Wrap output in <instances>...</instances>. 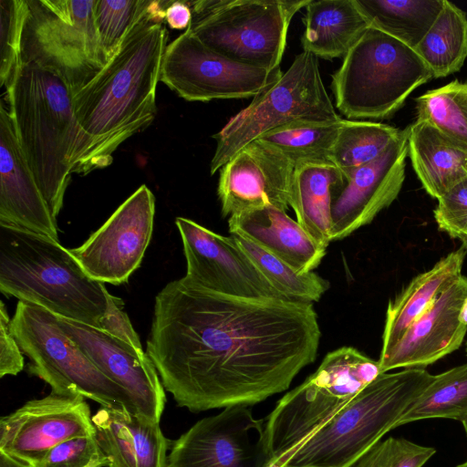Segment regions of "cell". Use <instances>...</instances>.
I'll return each instance as SVG.
<instances>
[{"instance_id":"cell-1","label":"cell","mask_w":467,"mask_h":467,"mask_svg":"<svg viewBox=\"0 0 467 467\" xmlns=\"http://www.w3.org/2000/svg\"><path fill=\"white\" fill-rule=\"evenodd\" d=\"M320 336L313 304L230 296L183 276L155 297L146 353L176 404L202 412L288 389Z\"/></svg>"},{"instance_id":"cell-2","label":"cell","mask_w":467,"mask_h":467,"mask_svg":"<svg viewBox=\"0 0 467 467\" xmlns=\"http://www.w3.org/2000/svg\"><path fill=\"white\" fill-rule=\"evenodd\" d=\"M171 2L154 1L117 53L73 96L78 137L70 159L72 174L109 166L119 146L154 120L168 39L165 10Z\"/></svg>"},{"instance_id":"cell-3","label":"cell","mask_w":467,"mask_h":467,"mask_svg":"<svg viewBox=\"0 0 467 467\" xmlns=\"http://www.w3.org/2000/svg\"><path fill=\"white\" fill-rule=\"evenodd\" d=\"M6 93L18 142L57 219L78 137L73 93L59 76L33 63H22Z\"/></svg>"},{"instance_id":"cell-4","label":"cell","mask_w":467,"mask_h":467,"mask_svg":"<svg viewBox=\"0 0 467 467\" xmlns=\"http://www.w3.org/2000/svg\"><path fill=\"white\" fill-rule=\"evenodd\" d=\"M0 290L97 328L107 308L104 283L90 278L70 250L6 224H0Z\"/></svg>"},{"instance_id":"cell-5","label":"cell","mask_w":467,"mask_h":467,"mask_svg":"<svg viewBox=\"0 0 467 467\" xmlns=\"http://www.w3.org/2000/svg\"><path fill=\"white\" fill-rule=\"evenodd\" d=\"M434 375L424 368L380 373L327 425L267 467H351L389 431Z\"/></svg>"},{"instance_id":"cell-6","label":"cell","mask_w":467,"mask_h":467,"mask_svg":"<svg viewBox=\"0 0 467 467\" xmlns=\"http://www.w3.org/2000/svg\"><path fill=\"white\" fill-rule=\"evenodd\" d=\"M431 78L413 48L369 26L332 75L331 87L336 107L347 118L383 119Z\"/></svg>"},{"instance_id":"cell-7","label":"cell","mask_w":467,"mask_h":467,"mask_svg":"<svg viewBox=\"0 0 467 467\" xmlns=\"http://www.w3.org/2000/svg\"><path fill=\"white\" fill-rule=\"evenodd\" d=\"M380 373L379 361L355 348L327 353L317 369L283 396L268 415L265 433L269 464L327 425Z\"/></svg>"},{"instance_id":"cell-8","label":"cell","mask_w":467,"mask_h":467,"mask_svg":"<svg viewBox=\"0 0 467 467\" xmlns=\"http://www.w3.org/2000/svg\"><path fill=\"white\" fill-rule=\"evenodd\" d=\"M10 331L30 359L28 372L47 383L52 393L79 396L101 407L140 414L129 392L108 378L63 331L55 314L19 301Z\"/></svg>"},{"instance_id":"cell-9","label":"cell","mask_w":467,"mask_h":467,"mask_svg":"<svg viewBox=\"0 0 467 467\" xmlns=\"http://www.w3.org/2000/svg\"><path fill=\"white\" fill-rule=\"evenodd\" d=\"M311 0L189 2V29L205 46L251 67H280L293 16Z\"/></svg>"},{"instance_id":"cell-10","label":"cell","mask_w":467,"mask_h":467,"mask_svg":"<svg viewBox=\"0 0 467 467\" xmlns=\"http://www.w3.org/2000/svg\"><path fill=\"white\" fill-rule=\"evenodd\" d=\"M340 119L323 84L318 57L303 50L275 85L254 97L213 135L216 148L210 173H215L242 148L275 129L298 120Z\"/></svg>"},{"instance_id":"cell-11","label":"cell","mask_w":467,"mask_h":467,"mask_svg":"<svg viewBox=\"0 0 467 467\" xmlns=\"http://www.w3.org/2000/svg\"><path fill=\"white\" fill-rule=\"evenodd\" d=\"M22 62L59 76L73 96L107 64L95 23V0H27Z\"/></svg>"},{"instance_id":"cell-12","label":"cell","mask_w":467,"mask_h":467,"mask_svg":"<svg viewBox=\"0 0 467 467\" xmlns=\"http://www.w3.org/2000/svg\"><path fill=\"white\" fill-rule=\"evenodd\" d=\"M235 62L205 46L189 29L166 46L160 81L188 101L256 97L282 77Z\"/></svg>"},{"instance_id":"cell-13","label":"cell","mask_w":467,"mask_h":467,"mask_svg":"<svg viewBox=\"0 0 467 467\" xmlns=\"http://www.w3.org/2000/svg\"><path fill=\"white\" fill-rule=\"evenodd\" d=\"M263 419L246 406L224 408L171 441L166 467H267Z\"/></svg>"},{"instance_id":"cell-14","label":"cell","mask_w":467,"mask_h":467,"mask_svg":"<svg viewBox=\"0 0 467 467\" xmlns=\"http://www.w3.org/2000/svg\"><path fill=\"white\" fill-rule=\"evenodd\" d=\"M154 214L155 197L142 184L84 244L69 250L93 280L126 283L150 242Z\"/></svg>"},{"instance_id":"cell-15","label":"cell","mask_w":467,"mask_h":467,"mask_svg":"<svg viewBox=\"0 0 467 467\" xmlns=\"http://www.w3.org/2000/svg\"><path fill=\"white\" fill-rule=\"evenodd\" d=\"M186 259V275L209 291L243 298L286 300L263 275L234 237L216 234L198 223L177 217Z\"/></svg>"},{"instance_id":"cell-16","label":"cell","mask_w":467,"mask_h":467,"mask_svg":"<svg viewBox=\"0 0 467 467\" xmlns=\"http://www.w3.org/2000/svg\"><path fill=\"white\" fill-rule=\"evenodd\" d=\"M90 435V409L79 396L51 392L0 419V451L33 467L57 444Z\"/></svg>"},{"instance_id":"cell-17","label":"cell","mask_w":467,"mask_h":467,"mask_svg":"<svg viewBox=\"0 0 467 467\" xmlns=\"http://www.w3.org/2000/svg\"><path fill=\"white\" fill-rule=\"evenodd\" d=\"M409 126L375 161L344 173L331 202V242L370 223L398 197L405 179Z\"/></svg>"},{"instance_id":"cell-18","label":"cell","mask_w":467,"mask_h":467,"mask_svg":"<svg viewBox=\"0 0 467 467\" xmlns=\"http://www.w3.org/2000/svg\"><path fill=\"white\" fill-rule=\"evenodd\" d=\"M295 164L275 149L255 140L219 171L217 193L222 215L262 207L286 211Z\"/></svg>"},{"instance_id":"cell-19","label":"cell","mask_w":467,"mask_h":467,"mask_svg":"<svg viewBox=\"0 0 467 467\" xmlns=\"http://www.w3.org/2000/svg\"><path fill=\"white\" fill-rule=\"evenodd\" d=\"M59 327L111 380L125 389L139 413L160 422L165 392L148 354L95 327L57 317Z\"/></svg>"},{"instance_id":"cell-20","label":"cell","mask_w":467,"mask_h":467,"mask_svg":"<svg viewBox=\"0 0 467 467\" xmlns=\"http://www.w3.org/2000/svg\"><path fill=\"white\" fill-rule=\"evenodd\" d=\"M467 296V277L461 275L403 334L379 365L394 368H425L457 350L467 333L460 311Z\"/></svg>"},{"instance_id":"cell-21","label":"cell","mask_w":467,"mask_h":467,"mask_svg":"<svg viewBox=\"0 0 467 467\" xmlns=\"http://www.w3.org/2000/svg\"><path fill=\"white\" fill-rule=\"evenodd\" d=\"M0 224L59 242L58 227L18 142L9 110L0 104Z\"/></svg>"},{"instance_id":"cell-22","label":"cell","mask_w":467,"mask_h":467,"mask_svg":"<svg viewBox=\"0 0 467 467\" xmlns=\"http://www.w3.org/2000/svg\"><path fill=\"white\" fill-rule=\"evenodd\" d=\"M92 421L108 467H166L171 441L160 422L105 407L98 410Z\"/></svg>"},{"instance_id":"cell-23","label":"cell","mask_w":467,"mask_h":467,"mask_svg":"<svg viewBox=\"0 0 467 467\" xmlns=\"http://www.w3.org/2000/svg\"><path fill=\"white\" fill-rule=\"evenodd\" d=\"M229 233L242 235L282 259L301 274L313 272L326 255L317 244L286 211L266 206L233 214Z\"/></svg>"},{"instance_id":"cell-24","label":"cell","mask_w":467,"mask_h":467,"mask_svg":"<svg viewBox=\"0 0 467 467\" xmlns=\"http://www.w3.org/2000/svg\"><path fill=\"white\" fill-rule=\"evenodd\" d=\"M467 247L462 245L415 276L389 302L380 356H385L406 330L420 317L461 275Z\"/></svg>"},{"instance_id":"cell-25","label":"cell","mask_w":467,"mask_h":467,"mask_svg":"<svg viewBox=\"0 0 467 467\" xmlns=\"http://www.w3.org/2000/svg\"><path fill=\"white\" fill-rule=\"evenodd\" d=\"M422 187L440 199L467 177V149L424 120L409 126V155Z\"/></svg>"},{"instance_id":"cell-26","label":"cell","mask_w":467,"mask_h":467,"mask_svg":"<svg viewBox=\"0 0 467 467\" xmlns=\"http://www.w3.org/2000/svg\"><path fill=\"white\" fill-rule=\"evenodd\" d=\"M344 176L331 161L302 162L295 166L289 206L297 223L320 245L331 242V202Z\"/></svg>"},{"instance_id":"cell-27","label":"cell","mask_w":467,"mask_h":467,"mask_svg":"<svg viewBox=\"0 0 467 467\" xmlns=\"http://www.w3.org/2000/svg\"><path fill=\"white\" fill-rule=\"evenodd\" d=\"M303 50L317 57H344L370 26L356 0H311L306 6Z\"/></svg>"},{"instance_id":"cell-28","label":"cell","mask_w":467,"mask_h":467,"mask_svg":"<svg viewBox=\"0 0 467 467\" xmlns=\"http://www.w3.org/2000/svg\"><path fill=\"white\" fill-rule=\"evenodd\" d=\"M369 25L415 49L430 30L444 0H356Z\"/></svg>"},{"instance_id":"cell-29","label":"cell","mask_w":467,"mask_h":467,"mask_svg":"<svg viewBox=\"0 0 467 467\" xmlns=\"http://www.w3.org/2000/svg\"><path fill=\"white\" fill-rule=\"evenodd\" d=\"M433 78L459 71L467 57V16L454 4L444 0L435 22L414 49Z\"/></svg>"},{"instance_id":"cell-30","label":"cell","mask_w":467,"mask_h":467,"mask_svg":"<svg viewBox=\"0 0 467 467\" xmlns=\"http://www.w3.org/2000/svg\"><path fill=\"white\" fill-rule=\"evenodd\" d=\"M298 120L275 129L257 140L275 149L295 166L302 162L331 161L341 122Z\"/></svg>"},{"instance_id":"cell-31","label":"cell","mask_w":467,"mask_h":467,"mask_svg":"<svg viewBox=\"0 0 467 467\" xmlns=\"http://www.w3.org/2000/svg\"><path fill=\"white\" fill-rule=\"evenodd\" d=\"M427 419L467 420V362L434 375L398 427Z\"/></svg>"},{"instance_id":"cell-32","label":"cell","mask_w":467,"mask_h":467,"mask_svg":"<svg viewBox=\"0 0 467 467\" xmlns=\"http://www.w3.org/2000/svg\"><path fill=\"white\" fill-rule=\"evenodd\" d=\"M401 130L380 122L342 119L331 161L342 174L378 159Z\"/></svg>"},{"instance_id":"cell-33","label":"cell","mask_w":467,"mask_h":467,"mask_svg":"<svg viewBox=\"0 0 467 467\" xmlns=\"http://www.w3.org/2000/svg\"><path fill=\"white\" fill-rule=\"evenodd\" d=\"M268 282L286 299L313 304L320 300L329 283L314 272L301 274L253 241L232 234Z\"/></svg>"},{"instance_id":"cell-34","label":"cell","mask_w":467,"mask_h":467,"mask_svg":"<svg viewBox=\"0 0 467 467\" xmlns=\"http://www.w3.org/2000/svg\"><path fill=\"white\" fill-rule=\"evenodd\" d=\"M417 119L424 120L467 149V82L454 80L416 99Z\"/></svg>"},{"instance_id":"cell-35","label":"cell","mask_w":467,"mask_h":467,"mask_svg":"<svg viewBox=\"0 0 467 467\" xmlns=\"http://www.w3.org/2000/svg\"><path fill=\"white\" fill-rule=\"evenodd\" d=\"M153 4L154 0H95V23L107 63L117 53L130 28Z\"/></svg>"},{"instance_id":"cell-36","label":"cell","mask_w":467,"mask_h":467,"mask_svg":"<svg viewBox=\"0 0 467 467\" xmlns=\"http://www.w3.org/2000/svg\"><path fill=\"white\" fill-rule=\"evenodd\" d=\"M27 0H0V85H11L22 65V37Z\"/></svg>"},{"instance_id":"cell-37","label":"cell","mask_w":467,"mask_h":467,"mask_svg":"<svg viewBox=\"0 0 467 467\" xmlns=\"http://www.w3.org/2000/svg\"><path fill=\"white\" fill-rule=\"evenodd\" d=\"M435 453L433 447L389 437L375 443L351 467H423Z\"/></svg>"},{"instance_id":"cell-38","label":"cell","mask_w":467,"mask_h":467,"mask_svg":"<svg viewBox=\"0 0 467 467\" xmlns=\"http://www.w3.org/2000/svg\"><path fill=\"white\" fill-rule=\"evenodd\" d=\"M96 435L78 437L52 448L34 467H108Z\"/></svg>"},{"instance_id":"cell-39","label":"cell","mask_w":467,"mask_h":467,"mask_svg":"<svg viewBox=\"0 0 467 467\" xmlns=\"http://www.w3.org/2000/svg\"><path fill=\"white\" fill-rule=\"evenodd\" d=\"M433 213L439 228L467 247V177L438 199Z\"/></svg>"},{"instance_id":"cell-40","label":"cell","mask_w":467,"mask_h":467,"mask_svg":"<svg viewBox=\"0 0 467 467\" xmlns=\"http://www.w3.org/2000/svg\"><path fill=\"white\" fill-rule=\"evenodd\" d=\"M107 308L100 320L99 329L120 339L138 351H143L142 345L131 322L123 310L124 303L107 290Z\"/></svg>"},{"instance_id":"cell-41","label":"cell","mask_w":467,"mask_h":467,"mask_svg":"<svg viewBox=\"0 0 467 467\" xmlns=\"http://www.w3.org/2000/svg\"><path fill=\"white\" fill-rule=\"evenodd\" d=\"M0 306V377L16 376L24 368V357L10 331L11 319L1 301Z\"/></svg>"},{"instance_id":"cell-42","label":"cell","mask_w":467,"mask_h":467,"mask_svg":"<svg viewBox=\"0 0 467 467\" xmlns=\"http://www.w3.org/2000/svg\"><path fill=\"white\" fill-rule=\"evenodd\" d=\"M192 9L189 2L171 1L165 10V22L171 29H187L192 22Z\"/></svg>"},{"instance_id":"cell-43","label":"cell","mask_w":467,"mask_h":467,"mask_svg":"<svg viewBox=\"0 0 467 467\" xmlns=\"http://www.w3.org/2000/svg\"><path fill=\"white\" fill-rule=\"evenodd\" d=\"M0 467H33L0 451Z\"/></svg>"},{"instance_id":"cell-44","label":"cell","mask_w":467,"mask_h":467,"mask_svg":"<svg viewBox=\"0 0 467 467\" xmlns=\"http://www.w3.org/2000/svg\"><path fill=\"white\" fill-rule=\"evenodd\" d=\"M460 321L467 326V296L465 297L461 311H460Z\"/></svg>"},{"instance_id":"cell-45","label":"cell","mask_w":467,"mask_h":467,"mask_svg":"<svg viewBox=\"0 0 467 467\" xmlns=\"http://www.w3.org/2000/svg\"><path fill=\"white\" fill-rule=\"evenodd\" d=\"M456 467H467V460L464 461L463 462L458 464Z\"/></svg>"},{"instance_id":"cell-46","label":"cell","mask_w":467,"mask_h":467,"mask_svg":"<svg viewBox=\"0 0 467 467\" xmlns=\"http://www.w3.org/2000/svg\"><path fill=\"white\" fill-rule=\"evenodd\" d=\"M462 426H463V429H464V431L466 433V436H467V420H465L463 423H462Z\"/></svg>"},{"instance_id":"cell-47","label":"cell","mask_w":467,"mask_h":467,"mask_svg":"<svg viewBox=\"0 0 467 467\" xmlns=\"http://www.w3.org/2000/svg\"><path fill=\"white\" fill-rule=\"evenodd\" d=\"M282 467H314V466H291V465H285Z\"/></svg>"},{"instance_id":"cell-48","label":"cell","mask_w":467,"mask_h":467,"mask_svg":"<svg viewBox=\"0 0 467 467\" xmlns=\"http://www.w3.org/2000/svg\"><path fill=\"white\" fill-rule=\"evenodd\" d=\"M466 354H467V343H466Z\"/></svg>"}]
</instances>
